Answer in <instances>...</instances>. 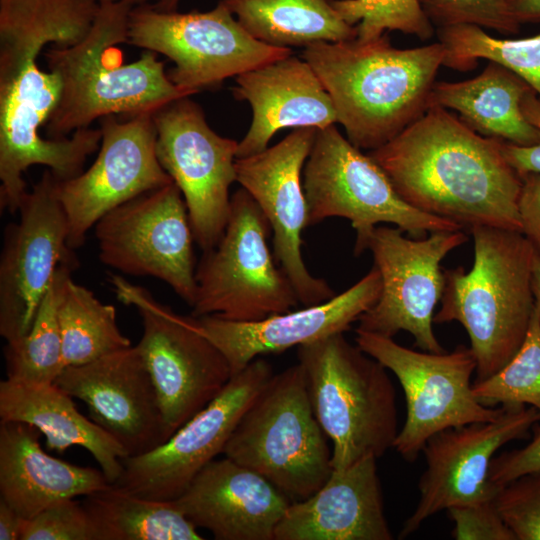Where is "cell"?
Wrapping results in <instances>:
<instances>
[{
    "mask_svg": "<svg viewBox=\"0 0 540 540\" xmlns=\"http://www.w3.org/2000/svg\"><path fill=\"white\" fill-rule=\"evenodd\" d=\"M100 5L98 0H0L1 212H18L28 192L23 174L29 167L43 165L56 180H68L100 147V128L62 139L40 135L60 99L61 82L38 64L46 45L69 47L83 40Z\"/></svg>",
    "mask_w": 540,
    "mask_h": 540,
    "instance_id": "6da1fadb",
    "label": "cell"
},
{
    "mask_svg": "<svg viewBox=\"0 0 540 540\" xmlns=\"http://www.w3.org/2000/svg\"><path fill=\"white\" fill-rule=\"evenodd\" d=\"M401 198L417 210L463 230L496 227L521 232V176L502 141L482 136L440 106L383 146L367 153Z\"/></svg>",
    "mask_w": 540,
    "mask_h": 540,
    "instance_id": "7a4b0ae2",
    "label": "cell"
},
{
    "mask_svg": "<svg viewBox=\"0 0 540 540\" xmlns=\"http://www.w3.org/2000/svg\"><path fill=\"white\" fill-rule=\"evenodd\" d=\"M444 56L439 41L399 49L386 34L368 41L315 43L302 52L331 96L346 138L368 152L388 143L429 108Z\"/></svg>",
    "mask_w": 540,
    "mask_h": 540,
    "instance_id": "3957f363",
    "label": "cell"
},
{
    "mask_svg": "<svg viewBox=\"0 0 540 540\" xmlns=\"http://www.w3.org/2000/svg\"><path fill=\"white\" fill-rule=\"evenodd\" d=\"M100 4L83 40L44 53L48 70L61 82L60 99L45 125L49 139L66 138L105 116L154 113L192 95L169 79L164 63L152 51L124 63L118 45L127 43L133 6L121 0Z\"/></svg>",
    "mask_w": 540,
    "mask_h": 540,
    "instance_id": "277c9868",
    "label": "cell"
},
{
    "mask_svg": "<svg viewBox=\"0 0 540 540\" xmlns=\"http://www.w3.org/2000/svg\"><path fill=\"white\" fill-rule=\"evenodd\" d=\"M474 262L444 269V290L434 323L457 321L466 330L482 381L504 367L521 347L534 312L535 249L517 230H470Z\"/></svg>",
    "mask_w": 540,
    "mask_h": 540,
    "instance_id": "5b68a950",
    "label": "cell"
},
{
    "mask_svg": "<svg viewBox=\"0 0 540 540\" xmlns=\"http://www.w3.org/2000/svg\"><path fill=\"white\" fill-rule=\"evenodd\" d=\"M314 414L332 442V467L348 468L393 448L395 388L387 369L337 333L298 347Z\"/></svg>",
    "mask_w": 540,
    "mask_h": 540,
    "instance_id": "8992f818",
    "label": "cell"
},
{
    "mask_svg": "<svg viewBox=\"0 0 540 540\" xmlns=\"http://www.w3.org/2000/svg\"><path fill=\"white\" fill-rule=\"evenodd\" d=\"M223 454L266 478L291 502L322 487L333 471L332 449L299 363L273 374L239 420Z\"/></svg>",
    "mask_w": 540,
    "mask_h": 540,
    "instance_id": "52a82bcc",
    "label": "cell"
},
{
    "mask_svg": "<svg viewBox=\"0 0 540 540\" xmlns=\"http://www.w3.org/2000/svg\"><path fill=\"white\" fill-rule=\"evenodd\" d=\"M303 189L307 226L331 217L348 219L356 232V256L367 250L368 240L380 223L393 224L413 238L463 230L405 202L381 167L345 138L335 124L317 129L303 168Z\"/></svg>",
    "mask_w": 540,
    "mask_h": 540,
    "instance_id": "ba28073f",
    "label": "cell"
},
{
    "mask_svg": "<svg viewBox=\"0 0 540 540\" xmlns=\"http://www.w3.org/2000/svg\"><path fill=\"white\" fill-rule=\"evenodd\" d=\"M271 231L252 196L242 187L235 191L221 238L196 265L192 316L256 321L300 304L268 245Z\"/></svg>",
    "mask_w": 540,
    "mask_h": 540,
    "instance_id": "9c48e42d",
    "label": "cell"
},
{
    "mask_svg": "<svg viewBox=\"0 0 540 540\" xmlns=\"http://www.w3.org/2000/svg\"><path fill=\"white\" fill-rule=\"evenodd\" d=\"M110 278L118 299L133 305L142 319L136 347L158 396L167 441L225 388L233 377L230 365L194 316L175 313L118 275Z\"/></svg>",
    "mask_w": 540,
    "mask_h": 540,
    "instance_id": "30bf717a",
    "label": "cell"
},
{
    "mask_svg": "<svg viewBox=\"0 0 540 540\" xmlns=\"http://www.w3.org/2000/svg\"><path fill=\"white\" fill-rule=\"evenodd\" d=\"M127 43L165 55L175 66L167 74L179 88L196 94L225 79L292 55L253 38L220 1L209 11H160L134 6Z\"/></svg>",
    "mask_w": 540,
    "mask_h": 540,
    "instance_id": "8fae6325",
    "label": "cell"
},
{
    "mask_svg": "<svg viewBox=\"0 0 540 540\" xmlns=\"http://www.w3.org/2000/svg\"><path fill=\"white\" fill-rule=\"evenodd\" d=\"M356 345L398 379L406 419L393 448L413 462L434 434L453 427L496 419L504 406L489 407L473 394L476 358L470 347L432 353L404 347L391 337L356 329Z\"/></svg>",
    "mask_w": 540,
    "mask_h": 540,
    "instance_id": "7c38bea8",
    "label": "cell"
},
{
    "mask_svg": "<svg viewBox=\"0 0 540 540\" xmlns=\"http://www.w3.org/2000/svg\"><path fill=\"white\" fill-rule=\"evenodd\" d=\"M398 227L377 226L366 249L381 276L376 303L358 319L356 329L393 338L406 331L414 346L444 352L433 330L434 310L444 290L442 260L468 241L462 230L436 231L408 238Z\"/></svg>",
    "mask_w": 540,
    "mask_h": 540,
    "instance_id": "4fadbf2b",
    "label": "cell"
},
{
    "mask_svg": "<svg viewBox=\"0 0 540 540\" xmlns=\"http://www.w3.org/2000/svg\"><path fill=\"white\" fill-rule=\"evenodd\" d=\"M94 227L102 264L127 275L157 278L193 306L195 239L185 200L174 182L117 206Z\"/></svg>",
    "mask_w": 540,
    "mask_h": 540,
    "instance_id": "5bb4252c",
    "label": "cell"
},
{
    "mask_svg": "<svg viewBox=\"0 0 540 540\" xmlns=\"http://www.w3.org/2000/svg\"><path fill=\"white\" fill-rule=\"evenodd\" d=\"M153 121L157 158L183 195L195 242L209 250L227 223L238 142L212 130L190 96L155 111Z\"/></svg>",
    "mask_w": 540,
    "mask_h": 540,
    "instance_id": "9a60e30c",
    "label": "cell"
},
{
    "mask_svg": "<svg viewBox=\"0 0 540 540\" xmlns=\"http://www.w3.org/2000/svg\"><path fill=\"white\" fill-rule=\"evenodd\" d=\"M272 376L268 361L254 359L166 442L124 458L122 472L111 485L148 499L176 500L208 463L223 454L239 420Z\"/></svg>",
    "mask_w": 540,
    "mask_h": 540,
    "instance_id": "2e32d148",
    "label": "cell"
},
{
    "mask_svg": "<svg viewBox=\"0 0 540 540\" xmlns=\"http://www.w3.org/2000/svg\"><path fill=\"white\" fill-rule=\"evenodd\" d=\"M49 169L25 195L19 219L6 225L0 255V335L6 343L24 336L60 266L74 270L64 209Z\"/></svg>",
    "mask_w": 540,
    "mask_h": 540,
    "instance_id": "e0dca14e",
    "label": "cell"
},
{
    "mask_svg": "<svg viewBox=\"0 0 540 540\" xmlns=\"http://www.w3.org/2000/svg\"><path fill=\"white\" fill-rule=\"evenodd\" d=\"M100 120L102 137L95 161L71 179L56 180L73 250L84 244L88 231L106 213L173 182L156 155L153 113Z\"/></svg>",
    "mask_w": 540,
    "mask_h": 540,
    "instance_id": "ac0fdd59",
    "label": "cell"
},
{
    "mask_svg": "<svg viewBox=\"0 0 540 540\" xmlns=\"http://www.w3.org/2000/svg\"><path fill=\"white\" fill-rule=\"evenodd\" d=\"M539 421L540 411L534 407L504 406L494 420L448 428L431 436L422 450L426 469L418 483L419 500L400 537L414 533L442 510L495 499L501 487L489 480L495 453L505 444L527 437Z\"/></svg>",
    "mask_w": 540,
    "mask_h": 540,
    "instance_id": "d6986e66",
    "label": "cell"
},
{
    "mask_svg": "<svg viewBox=\"0 0 540 540\" xmlns=\"http://www.w3.org/2000/svg\"><path fill=\"white\" fill-rule=\"evenodd\" d=\"M317 129L297 128L277 144L236 158V182L256 201L273 233V254L292 283L302 307L325 302L335 291L310 273L302 256L307 205L302 170Z\"/></svg>",
    "mask_w": 540,
    "mask_h": 540,
    "instance_id": "ffe728a7",
    "label": "cell"
},
{
    "mask_svg": "<svg viewBox=\"0 0 540 540\" xmlns=\"http://www.w3.org/2000/svg\"><path fill=\"white\" fill-rule=\"evenodd\" d=\"M55 383L86 404L90 419L114 437L128 457L166 441L158 396L136 345L66 366Z\"/></svg>",
    "mask_w": 540,
    "mask_h": 540,
    "instance_id": "44dd1931",
    "label": "cell"
},
{
    "mask_svg": "<svg viewBox=\"0 0 540 540\" xmlns=\"http://www.w3.org/2000/svg\"><path fill=\"white\" fill-rule=\"evenodd\" d=\"M381 287L380 273L373 265L357 283L320 304L256 321L206 315L195 317L196 325L221 350L235 375L262 355L281 353L349 330L376 303Z\"/></svg>",
    "mask_w": 540,
    "mask_h": 540,
    "instance_id": "7402d4cb",
    "label": "cell"
},
{
    "mask_svg": "<svg viewBox=\"0 0 540 540\" xmlns=\"http://www.w3.org/2000/svg\"><path fill=\"white\" fill-rule=\"evenodd\" d=\"M173 502L217 540H274L292 503L266 478L226 456L208 463Z\"/></svg>",
    "mask_w": 540,
    "mask_h": 540,
    "instance_id": "603a6c76",
    "label": "cell"
},
{
    "mask_svg": "<svg viewBox=\"0 0 540 540\" xmlns=\"http://www.w3.org/2000/svg\"><path fill=\"white\" fill-rule=\"evenodd\" d=\"M232 93L252 110L250 127L238 142L237 158L268 148L283 128L323 129L338 122L331 96L313 68L293 55L235 77Z\"/></svg>",
    "mask_w": 540,
    "mask_h": 540,
    "instance_id": "cb8c5ba5",
    "label": "cell"
},
{
    "mask_svg": "<svg viewBox=\"0 0 540 540\" xmlns=\"http://www.w3.org/2000/svg\"><path fill=\"white\" fill-rule=\"evenodd\" d=\"M376 458L332 471L310 497L292 502L274 540H391Z\"/></svg>",
    "mask_w": 540,
    "mask_h": 540,
    "instance_id": "d4e9b609",
    "label": "cell"
},
{
    "mask_svg": "<svg viewBox=\"0 0 540 540\" xmlns=\"http://www.w3.org/2000/svg\"><path fill=\"white\" fill-rule=\"evenodd\" d=\"M40 431L18 421H0V494L24 519L63 499L107 488L102 470L77 466L46 453Z\"/></svg>",
    "mask_w": 540,
    "mask_h": 540,
    "instance_id": "484cf974",
    "label": "cell"
},
{
    "mask_svg": "<svg viewBox=\"0 0 540 540\" xmlns=\"http://www.w3.org/2000/svg\"><path fill=\"white\" fill-rule=\"evenodd\" d=\"M0 420L18 421L45 435L48 450L64 452L76 445L97 461L110 484L122 472L128 457L122 445L76 408L73 397L54 383L28 384L5 379L0 382Z\"/></svg>",
    "mask_w": 540,
    "mask_h": 540,
    "instance_id": "4316f807",
    "label": "cell"
},
{
    "mask_svg": "<svg viewBox=\"0 0 540 540\" xmlns=\"http://www.w3.org/2000/svg\"><path fill=\"white\" fill-rule=\"evenodd\" d=\"M532 87L520 76L492 61L474 78L435 82L429 107L458 112L478 134L519 146L540 142V130L522 111V100Z\"/></svg>",
    "mask_w": 540,
    "mask_h": 540,
    "instance_id": "83f0119b",
    "label": "cell"
},
{
    "mask_svg": "<svg viewBox=\"0 0 540 540\" xmlns=\"http://www.w3.org/2000/svg\"><path fill=\"white\" fill-rule=\"evenodd\" d=\"M256 40L290 48L355 39L331 0H221Z\"/></svg>",
    "mask_w": 540,
    "mask_h": 540,
    "instance_id": "f1b7e54d",
    "label": "cell"
},
{
    "mask_svg": "<svg viewBox=\"0 0 540 540\" xmlns=\"http://www.w3.org/2000/svg\"><path fill=\"white\" fill-rule=\"evenodd\" d=\"M92 540H202L173 501L124 492L113 485L84 496Z\"/></svg>",
    "mask_w": 540,
    "mask_h": 540,
    "instance_id": "f546056e",
    "label": "cell"
},
{
    "mask_svg": "<svg viewBox=\"0 0 540 540\" xmlns=\"http://www.w3.org/2000/svg\"><path fill=\"white\" fill-rule=\"evenodd\" d=\"M71 272L62 279L57 308L65 366L86 364L130 347L119 329L115 307L74 282Z\"/></svg>",
    "mask_w": 540,
    "mask_h": 540,
    "instance_id": "4dcf8cb0",
    "label": "cell"
},
{
    "mask_svg": "<svg viewBox=\"0 0 540 540\" xmlns=\"http://www.w3.org/2000/svg\"><path fill=\"white\" fill-rule=\"evenodd\" d=\"M445 56L443 66L458 71L476 67L486 59L511 70L524 79L540 97V34L526 38H496L475 25L437 29Z\"/></svg>",
    "mask_w": 540,
    "mask_h": 540,
    "instance_id": "1f68e13d",
    "label": "cell"
},
{
    "mask_svg": "<svg viewBox=\"0 0 540 540\" xmlns=\"http://www.w3.org/2000/svg\"><path fill=\"white\" fill-rule=\"evenodd\" d=\"M68 266H60L44 296L29 331L14 342L6 343L7 379L28 383H54L66 367L57 318L62 279Z\"/></svg>",
    "mask_w": 540,
    "mask_h": 540,
    "instance_id": "d6a6232c",
    "label": "cell"
},
{
    "mask_svg": "<svg viewBox=\"0 0 540 540\" xmlns=\"http://www.w3.org/2000/svg\"><path fill=\"white\" fill-rule=\"evenodd\" d=\"M472 390L489 407L525 405L540 411V315L535 309L517 353L492 376L473 382Z\"/></svg>",
    "mask_w": 540,
    "mask_h": 540,
    "instance_id": "836d02e7",
    "label": "cell"
},
{
    "mask_svg": "<svg viewBox=\"0 0 540 540\" xmlns=\"http://www.w3.org/2000/svg\"><path fill=\"white\" fill-rule=\"evenodd\" d=\"M348 24L356 26V38L363 41L381 37L386 31H400L420 40L435 33L419 0H331Z\"/></svg>",
    "mask_w": 540,
    "mask_h": 540,
    "instance_id": "e575fe53",
    "label": "cell"
},
{
    "mask_svg": "<svg viewBox=\"0 0 540 540\" xmlns=\"http://www.w3.org/2000/svg\"><path fill=\"white\" fill-rule=\"evenodd\" d=\"M434 27L475 25L501 34H516L521 24L509 0H419Z\"/></svg>",
    "mask_w": 540,
    "mask_h": 540,
    "instance_id": "d590c367",
    "label": "cell"
},
{
    "mask_svg": "<svg viewBox=\"0 0 540 540\" xmlns=\"http://www.w3.org/2000/svg\"><path fill=\"white\" fill-rule=\"evenodd\" d=\"M495 503L516 540H540V470L501 486Z\"/></svg>",
    "mask_w": 540,
    "mask_h": 540,
    "instance_id": "8d00e7d4",
    "label": "cell"
},
{
    "mask_svg": "<svg viewBox=\"0 0 540 540\" xmlns=\"http://www.w3.org/2000/svg\"><path fill=\"white\" fill-rule=\"evenodd\" d=\"M21 540H92L88 514L74 498L60 500L25 519Z\"/></svg>",
    "mask_w": 540,
    "mask_h": 540,
    "instance_id": "74e56055",
    "label": "cell"
},
{
    "mask_svg": "<svg viewBox=\"0 0 540 540\" xmlns=\"http://www.w3.org/2000/svg\"><path fill=\"white\" fill-rule=\"evenodd\" d=\"M456 540H516L501 517L495 499L447 509Z\"/></svg>",
    "mask_w": 540,
    "mask_h": 540,
    "instance_id": "f35d334b",
    "label": "cell"
},
{
    "mask_svg": "<svg viewBox=\"0 0 540 540\" xmlns=\"http://www.w3.org/2000/svg\"><path fill=\"white\" fill-rule=\"evenodd\" d=\"M540 470V425L534 429L532 439L522 448L501 453L494 457L489 470V480L497 486L531 472Z\"/></svg>",
    "mask_w": 540,
    "mask_h": 540,
    "instance_id": "ab89813d",
    "label": "cell"
},
{
    "mask_svg": "<svg viewBox=\"0 0 540 540\" xmlns=\"http://www.w3.org/2000/svg\"><path fill=\"white\" fill-rule=\"evenodd\" d=\"M522 111L528 121L540 130V97L532 90L522 100ZM502 151L508 163L520 175L540 174V142L519 146L502 141Z\"/></svg>",
    "mask_w": 540,
    "mask_h": 540,
    "instance_id": "60d3db41",
    "label": "cell"
},
{
    "mask_svg": "<svg viewBox=\"0 0 540 540\" xmlns=\"http://www.w3.org/2000/svg\"><path fill=\"white\" fill-rule=\"evenodd\" d=\"M521 179L518 201L521 233L540 254V174L527 173Z\"/></svg>",
    "mask_w": 540,
    "mask_h": 540,
    "instance_id": "b9f144b4",
    "label": "cell"
},
{
    "mask_svg": "<svg viewBox=\"0 0 540 540\" xmlns=\"http://www.w3.org/2000/svg\"><path fill=\"white\" fill-rule=\"evenodd\" d=\"M25 519L0 497V540H21Z\"/></svg>",
    "mask_w": 540,
    "mask_h": 540,
    "instance_id": "7bdbcfd3",
    "label": "cell"
},
{
    "mask_svg": "<svg viewBox=\"0 0 540 540\" xmlns=\"http://www.w3.org/2000/svg\"><path fill=\"white\" fill-rule=\"evenodd\" d=\"M509 4L518 23L540 22V0H509Z\"/></svg>",
    "mask_w": 540,
    "mask_h": 540,
    "instance_id": "ee69618b",
    "label": "cell"
},
{
    "mask_svg": "<svg viewBox=\"0 0 540 540\" xmlns=\"http://www.w3.org/2000/svg\"><path fill=\"white\" fill-rule=\"evenodd\" d=\"M532 291L534 296V309L540 315V254L535 253L532 266Z\"/></svg>",
    "mask_w": 540,
    "mask_h": 540,
    "instance_id": "f6af8a7d",
    "label": "cell"
},
{
    "mask_svg": "<svg viewBox=\"0 0 540 540\" xmlns=\"http://www.w3.org/2000/svg\"><path fill=\"white\" fill-rule=\"evenodd\" d=\"M180 0H160L153 7L160 11H175Z\"/></svg>",
    "mask_w": 540,
    "mask_h": 540,
    "instance_id": "bcb514c9",
    "label": "cell"
},
{
    "mask_svg": "<svg viewBox=\"0 0 540 540\" xmlns=\"http://www.w3.org/2000/svg\"><path fill=\"white\" fill-rule=\"evenodd\" d=\"M131 6H138V5H142V4H145L147 1H151V0H121ZM156 2H159L160 0H155Z\"/></svg>",
    "mask_w": 540,
    "mask_h": 540,
    "instance_id": "7dc6e473",
    "label": "cell"
},
{
    "mask_svg": "<svg viewBox=\"0 0 540 540\" xmlns=\"http://www.w3.org/2000/svg\"><path fill=\"white\" fill-rule=\"evenodd\" d=\"M100 3H107V2H113L117 0H98Z\"/></svg>",
    "mask_w": 540,
    "mask_h": 540,
    "instance_id": "c3c4849f",
    "label": "cell"
}]
</instances>
